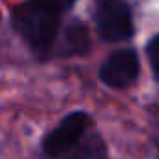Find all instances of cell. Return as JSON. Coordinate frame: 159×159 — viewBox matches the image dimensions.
I'll use <instances>...</instances> for the list:
<instances>
[{
	"label": "cell",
	"mask_w": 159,
	"mask_h": 159,
	"mask_svg": "<svg viewBox=\"0 0 159 159\" xmlns=\"http://www.w3.org/2000/svg\"><path fill=\"white\" fill-rule=\"evenodd\" d=\"M13 28L34 51L52 49L60 30V11L38 0H26L13 10Z\"/></svg>",
	"instance_id": "obj_1"
},
{
	"label": "cell",
	"mask_w": 159,
	"mask_h": 159,
	"mask_svg": "<svg viewBox=\"0 0 159 159\" xmlns=\"http://www.w3.org/2000/svg\"><path fill=\"white\" fill-rule=\"evenodd\" d=\"M92 127V118L90 114L77 111L62 118V122L51 129L43 140H41V150L47 157L51 159H64L75 146L83 139V135Z\"/></svg>",
	"instance_id": "obj_2"
},
{
	"label": "cell",
	"mask_w": 159,
	"mask_h": 159,
	"mask_svg": "<svg viewBox=\"0 0 159 159\" xmlns=\"http://www.w3.org/2000/svg\"><path fill=\"white\" fill-rule=\"evenodd\" d=\"M96 28L107 41L129 39L133 36V19L125 0H98Z\"/></svg>",
	"instance_id": "obj_3"
},
{
	"label": "cell",
	"mask_w": 159,
	"mask_h": 159,
	"mask_svg": "<svg viewBox=\"0 0 159 159\" xmlns=\"http://www.w3.org/2000/svg\"><path fill=\"white\" fill-rule=\"evenodd\" d=\"M140 73V62L135 51L124 49L112 52L99 67V79L111 88H127L137 81Z\"/></svg>",
	"instance_id": "obj_4"
},
{
	"label": "cell",
	"mask_w": 159,
	"mask_h": 159,
	"mask_svg": "<svg viewBox=\"0 0 159 159\" xmlns=\"http://www.w3.org/2000/svg\"><path fill=\"white\" fill-rule=\"evenodd\" d=\"M90 49V36L88 28L81 21H73L62 34L54 56H81Z\"/></svg>",
	"instance_id": "obj_5"
},
{
	"label": "cell",
	"mask_w": 159,
	"mask_h": 159,
	"mask_svg": "<svg viewBox=\"0 0 159 159\" xmlns=\"http://www.w3.org/2000/svg\"><path fill=\"white\" fill-rule=\"evenodd\" d=\"M64 159H107V146L99 133L92 131L90 127Z\"/></svg>",
	"instance_id": "obj_6"
},
{
	"label": "cell",
	"mask_w": 159,
	"mask_h": 159,
	"mask_svg": "<svg viewBox=\"0 0 159 159\" xmlns=\"http://www.w3.org/2000/svg\"><path fill=\"white\" fill-rule=\"evenodd\" d=\"M146 54H148V58H150V66H152L155 77L159 79V34H155V36L148 41Z\"/></svg>",
	"instance_id": "obj_7"
},
{
	"label": "cell",
	"mask_w": 159,
	"mask_h": 159,
	"mask_svg": "<svg viewBox=\"0 0 159 159\" xmlns=\"http://www.w3.org/2000/svg\"><path fill=\"white\" fill-rule=\"evenodd\" d=\"M38 2H43L45 6H49V8L56 10V11H66V10H69L73 6L75 0H38Z\"/></svg>",
	"instance_id": "obj_8"
},
{
	"label": "cell",
	"mask_w": 159,
	"mask_h": 159,
	"mask_svg": "<svg viewBox=\"0 0 159 159\" xmlns=\"http://www.w3.org/2000/svg\"><path fill=\"white\" fill-rule=\"evenodd\" d=\"M153 146H155V152L159 157V122L155 124V131H153Z\"/></svg>",
	"instance_id": "obj_9"
}]
</instances>
